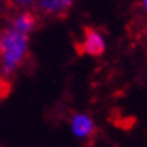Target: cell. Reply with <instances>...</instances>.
Returning a JSON list of instances; mask_svg holds the SVG:
<instances>
[{
    "label": "cell",
    "instance_id": "4",
    "mask_svg": "<svg viewBox=\"0 0 147 147\" xmlns=\"http://www.w3.org/2000/svg\"><path fill=\"white\" fill-rule=\"evenodd\" d=\"M75 0H38V8L47 15H62L74 5Z\"/></svg>",
    "mask_w": 147,
    "mask_h": 147
},
{
    "label": "cell",
    "instance_id": "1",
    "mask_svg": "<svg viewBox=\"0 0 147 147\" xmlns=\"http://www.w3.org/2000/svg\"><path fill=\"white\" fill-rule=\"evenodd\" d=\"M29 51V36L11 27L0 32V81H8L24 63Z\"/></svg>",
    "mask_w": 147,
    "mask_h": 147
},
{
    "label": "cell",
    "instance_id": "5",
    "mask_svg": "<svg viewBox=\"0 0 147 147\" xmlns=\"http://www.w3.org/2000/svg\"><path fill=\"white\" fill-rule=\"evenodd\" d=\"M72 131L80 138H89L95 134V123L86 114H75L72 119Z\"/></svg>",
    "mask_w": 147,
    "mask_h": 147
},
{
    "label": "cell",
    "instance_id": "3",
    "mask_svg": "<svg viewBox=\"0 0 147 147\" xmlns=\"http://www.w3.org/2000/svg\"><path fill=\"white\" fill-rule=\"evenodd\" d=\"M36 24H38V20H36V15L30 11H21L18 14L14 15L11 21V29H14L23 35H30V33L36 29Z\"/></svg>",
    "mask_w": 147,
    "mask_h": 147
},
{
    "label": "cell",
    "instance_id": "6",
    "mask_svg": "<svg viewBox=\"0 0 147 147\" xmlns=\"http://www.w3.org/2000/svg\"><path fill=\"white\" fill-rule=\"evenodd\" d=\"M143 8H144V12L147 15V0H143Z\"/></svg>",
    "mask_w": 147,
    "mask_h": 147
},
{
    "label": "cell",
    "instance_id": "2",
    "mask_svg": "<svg viewBox=\"0 0 147 147\" xmlns=\"http://www.w3.org/2000/svg\"><path fill=\"white\" fill-rule=\"evenodd\" d=\"M83 48L90 56H101L105 51V38L99 30L87 27L83 36Z\"/></svg>",
    "mask_w": 147,
    "mask_h": 147
}]
</instances>
